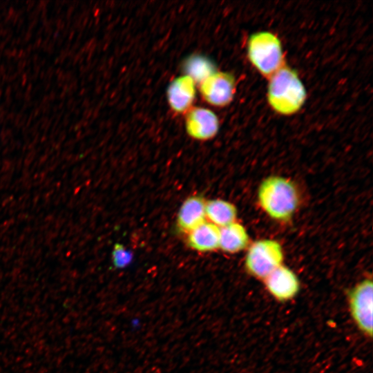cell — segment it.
Instances as JSON below:
<instances>
[{
  "instance_id": "7a4b0ae2",
  "label": "cell",
  "mask_w": 373,
  "mask_h": 373,
  "mask_svg": "<svg viewBox=\"0 0 373 373\" xmlns=\"http://www.w3.org/2000/svg\"><path fill=\"white\" fill-rule=\"evenodd\" d=\"M258 202L262 210L271 218L286 221L295 213L299 202L294 184L279 176L266 178L258 191Z\"/></svg>"
},
{
  "instance_id": "7c38bea8",
  "label": "cell",
  "mask_w": 373,
  "mask_h": 373,
  "mask_svg": "<svg viewBox=\"0 0 373 373\" xmlns=\"http://www.w3.org/2000/svg\"><path fill=\"white\" fill-rule=\"evenodd\" d=\"M248 243L249 235L241 224L234 222L220 228L219 248L223 251L237 253L244 249Z\"/></svg>"
},
{
  "instance_id": "30bf717a",
  "label": "cell",
  "mask_w": 373,
  "mask_h": 373,
  "mask_svg": "<svg viewBox=\"0 0 373 373\" xmlns=\"http://www.w3.org/2000/svg\"><path fill=\"white\" fill-rule=\"evenodd\" d=\"M206 201L201 195H191L182 203L177 218L179 229L189 233L206 222Z\"/></svg>"
},
{
  "instance_id": "5b68a950",
  "label": "cell",
  "mask_w": 373,
  "mask_h": 373,
  "mask_svg": "<svg viewBox=\"0 0 373 373\" xmlns=\"http://www.w3.org/2000/svg\"><path fill=\"white\" fill-rule=\"evenodd\" d=\"M348 305L352 320L366 336H372L373 283L364 279L348 294Z\"/></svg>"
},
{
  "instance_id": "5bb4252c",
  "label": "cell",
  "mask_w": 373,
  "mask_h": 373,
  "mask_svg": "<svg viewBox=\"0 0 373 373\" xmlns=\"http://www.w3.org/2000/svg\"><path fill=\"white\" fill-rule=\"evenodd\" d=\"M185 75L196 84H200L209 76L216 72L214 64L207 57L196 55L190 56L183 64Z\"/></svg>"
},
{
  "instance_id": "277c9868",
  "label": "cell",
  "mask_w": 373,
  "mask_h": 373,
  "mask_svg": "<svg viewBox=\"0 0 373 373\" xmlns=\"http://www.w3.org/2000/svg\"><path fill=\"white\" fill-rule=\"evenodd\" d=\"M283 252L280 244L271 239L254 242L249 248L245 258L247 272L264 280L276 268L282 265Z\"/></svg>"
},
{
  "instance_id": "3957f363",
  "label": "cell",
  "mask_w": 373,
  "mask_h": 373,
  "mask_svg": "<svg viewBox=\"0 0 373 373\" xmlns=\"http://www.w3.org/2000/svg\"><path fill=\"white\" fill-rule=\"evenodd\" d=\"M247 54L252 65L265 77H270L284 65L280 41L270 32L251 35L248 41Z\"/></svg>"
},
{
  "instance_id": "ba28073f",
  "label": "cell",
  "mask_w": 373,
  "mask_h": 373,
  "mask_svg": "<svg viewBox=\"0 0 373 373\" xmlns=\"http://www.w3.org/2000/svg\"><path fill=\"white\" fill-rule=\"evenodd\" d=\"M264 281L268 292L280 302L291 300L300 289V282L296 274L283 265L272 271Z\"/></svg>"
},
{
  "instance_id": "4fadbf2b",
  "label": "cell",
  "mask_w": 373,
  "mask_h": 373,
  "mask_svg": "<svg viewBox=\"0 0 373 373\" xmlns=\"http://www.w3.org/2000/svg\"><path fill=\"white\" fill-rule=\"evenodd\" d=\"M205 215L209 222L221 228L235 222L237 210L232 203L215 199L206 201Z\"/></svg>"
},
{
  "instance_id": "8fae6325",
  "label": "cell",
  "mask_w": 373,
  "mask_h": 373,
  "mask_svg": "<svg viewBox=\"0 0 373 373\" xmlns=\"http://www.w3.org/2000/svg\"><path fill=\"white\" fill-rule=\"evenodd\" d=\"M220 228L204 222L188 233L189 246L198 251H212L219 248Z\"/></svg>"
},
{
  "instance_id": "9a60e30c",
  "label": "cell",
  "mask_w": 373,
  "mask_h": 373,
  "mask_svg": "<svg viewBox=\"0 0 373 373\" xmlns=\"http://www.w3.org/2000/svg\"><path fill=\"white\" fill-rule=\"evenodd\" d=\"M112 260L113 266L117 269H122L128 266L133 260V254L126 249L122 244L115 245Z\"/></svg>"
},
{
  "instance_id": "9c48e42d",
  "label": "cell",
  "mask_w": 373,
  "mask_h": 373,
  "mask_svg": "<svg viewBox=\"0 0 373 373\" xmlns=\"http://www.w3.org/2000/svg\"><path fill=\"white\" fill-rule=\"evenodd\" d=\"M195 83L188 75L175 78L169 85L166 95L169 104L178 113H186L195 98Z\"/></svg>"
},
{
  "instance_id": "52a82bcc",
  "label": "cell",
  "mask_w": 373,
  "mask_h": 373,
  "mask_svg": "<svg viewBox=\"0 0 373 373\" xmlns=\"http://www.w3.org/2000/svg\"><path fill=\"white\" fill-rule=\"evenodd\" d=\"M185 128L187 134L192 138L207 140L217 134L219 120L211 110L203 107H193L186 112Z\"/></svg>"
},
{
  "instance_id": "8992f818",
  "label": "cell",
  "mask_w": 373,
  "mask_h": 373,
  "mask_svg": "<svg viewBox=\"0 0 373 373\" xmlns=\"http://www.w3.org/2000/svg\"><path fill=\"white\" fill-rule=\"evenodd\" d=\"M236 81L229 73L216 71L200 84V91L204 99L215 106L229 104L235 93Z\"/></svg>"
},
{
  "instance_id": "6da1fadb",
  "label": "cell",
  "mask_w": 373,
  "mask_h": 373,
  "mask_svg": "<svg viewBox=\"0 0 373 373\" xmlns=\"http://www.w3.org/2000/svg\"><path fill=\"white\" fill-rule=\"evenodd\" d=\"M306 90L297 73L283 65L269 77L267 98L271 107L282 115L298 111L306 99Z\"/></svg>"
}]
</instances>
